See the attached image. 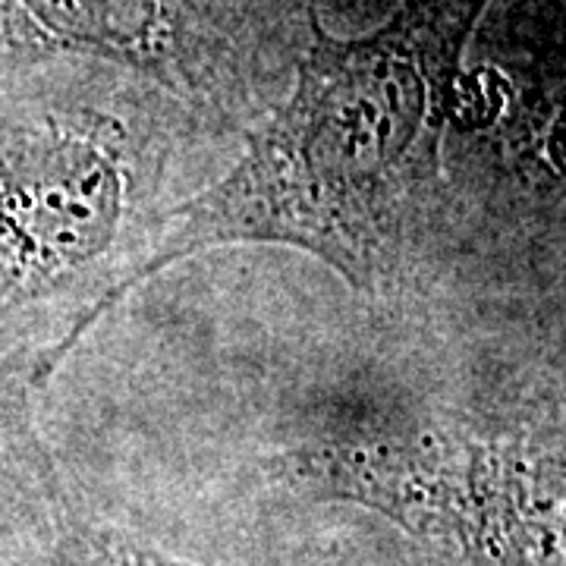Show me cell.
Wrapping results in <instances>:
<instances>
[{"instance_id": "cell-1", "label": "cell", "mask_w": 566, "mask_h": 566, "mask_svg": "<svg viewBox=\"0 0 566 566\" xmlns=\"http://www.w3.org/2000/svg\"><path fill=\"white\" fill-rule=\"evenodd\" d=\"M491 0H406L363 39L308 10L281 104L223 177L182 199L145 281L221 245H290L365 303L463 308V223L447 170L465 48Z\"/></svg>"}, {"instance_id": "cell-2", "label": "cell", "mask_w": 566, "mask_h": 566, "mask_svg": "<svg viewBox=\"0 0 566 566\" xmlns=\"http://www.w3.org/2000/svg\"><path fill=\"white\" fill-rule=\"evenodd\" d=\"M211 139L161 88L104 66L0 82V365L44 390L145 283L189 151Z\"/></svg>"}, {"instance_id": "cell-3", "label": "cell", "mask_w": 566, "mask_h": 566, "mask_svg": "<svg viewBox=\"0 0 566 566\" xmlns=\"http://www.w3.org/2000/svg\"><path fill=\"white\" fill-rule=\"evenodd\" d=\"M249 479L381 516L422 566H566L560 349L497 385L315 428L252 457Z\"/></svg>"}, {"instance_id": "cell-4", "label": "cell", "mask_w": 566, "mask_h": 566, "mask_svg": "<svg viewBox=\"0 0 566 566\" xmlns=\"http://www.w3.org/2000/svg\"><path fill=\"white\" fill-rule=\"evenodd\" d=\"M277 0H0V82L88 63L136 76L211 139L243 142L293 61Z\"/></svg>"}, {"instance_id": "cell-5", "label": "cell", "mask_w": 566, "mask_h": 566, "mask_svg": "<svg viewBox=\"0 0 566 566\" xmlns=\"http://www.w3.org/2000/svg\"><path fill=\"white\" fill-rule=\"evenodd\" d=\"M39 394L29 378L0 365V566L44 560L54 510L70 488L41 441Z\"/></svg>"}, {"instance_id": "cell-6", "label": "cell", "mask_w": 566, "mask_h": 566, "mask_svg": "<svg viewBox=\"0 0 566 566\" xmlns=\"http://www.w3.org/2000/svg\"><path fill=\"white\" fill-rule=\"evenodd\" d=\"M44 560L51 566H199L107 523L80 504L73 488L54 510Z\"/></svg>"}]
</instances>
